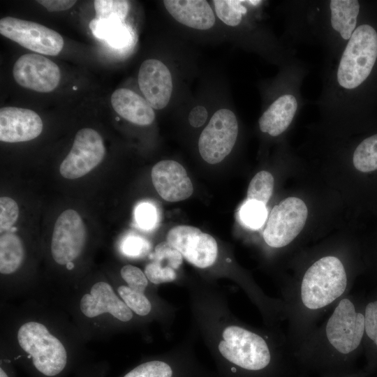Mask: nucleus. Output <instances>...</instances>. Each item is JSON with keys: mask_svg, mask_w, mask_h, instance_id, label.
I'll use <instances>...</instances> for the list:
<instances>
[{"mask_svg": "<svg viewBox=\"0 0 377 377\" xmlns=\"http://www.w3.org/2000/svg\"><path fill=\"white\" fill-rule=\"evenodd\" d=\"M364 296L348 294L292 354L305 364L330 371L347 367L364 350Z\"/></svg>", "mask_w": 377, "mask_h": 377, "instance_id": "f257e3e1", "label": "nucleus"}, {"mask_svg": "<svg viewBox=\"0 0 377 377\" xmlns=\"http://www.w3.org/2000/svg\"><path fill=\"white\" fill-rule=\"evenodd\" d=\"M377 24L364 22L357 27L346 46L338 70L337 80L348 90L376 83Z\"/></svg>", "mask_w": 377, "mask_h": 377, "instance_id": "f03ea898", "label": "nucleus"}, {"mask_svg": "<svg viewBox=\"0 0 377 377\" xmlns=\"http://www.w3.org/2000/svg\"><path fill=\"white\" fill-rule=\"evenodd\" d=\"M18 343L29 355L36 371L45 377H56L66 369V350L61 342L46 327L36 322L22 325L17 333Z\"/></svg>", "mask_w": 377, "mask_h": 377, "instance_id": "7ed1b4c3", "label": "nucleus"}, {"mask_svg": "<svg viewBox=\"0 0 377 377\" xmlns=\"http://www.w3.org/2000/svg\"><path fill=\"white\" fill-rule=\"evenodd\" d=\"M219 349L230 362L248 370L257 371L266 369L273 357L269 337L237 325L226 327L223 332Z\"/></svg>", "mask_w": 377, "mask_h": 377, "instance_id": "20e7f679", "label": "nucleus"}, {"mask_svg": "<svg viewBox=\"0 0 377 377\" xmlns=\"http://www.w3.org/2000/svg\"><path fill=\"white\" fill-rule=\"evenodd\" d=\"M308 210L304 201L290 197L272 209L263 232L265 242L274 249H282L297 237L303 229Z\"/></svg>", "mask_w": 377, "mask_h": 377, "instance_id": "39448f33", "label": "nucleus"}, {"mask_svg": "<svg viewBox=\"0 0 377 377\" xmlns=\"http://www.w3.org/2000/svg\"><path fill=\"white\" fill-rule=\"evenodd\" d=\"M237 134L238 123L235 114L228 109L217 110L200 135V156L210 164L221 162L232 151Z\"/></svg>", "mask_w": 377, "mask_h": 377, "instance_id": "423d86ee", "label": "nucleus"}, {"mask_svg": "<svg viewBox=\"0 0 377 377\" xmlns=\"http://www.w3.org/2000/svg\"><path fill=\"white\" fill-rule=\"evenodd\" d=\"M0 33L22 47L47 55H57L64 47L62 36L42 24L6 17L0 20Z\"/></svg>", "mask_w": 377, "mask_h": 377, "instance_id": "0eeeda50", "label": "nucleus"}, {"mask_svg": "<svg viewBox=\"0 0 377 377\" xmlns=\"http://www.w3.org/2000/svg\"><path fill=\"white\" fill-rule=\"evenodd\" d=\"M104 155L105 147L100 134L89 128L80 129L69 154L60 165L59 172L66 179L83 177L103 161Z\"/></svg>", "mask_w": 377, "mask_h": 377, "instance_id": "6e6552de", "label": "nucleus"}, {"mask_svg": "<svg viewBox=\"0 0 377 377\" xmlns=\"http://www.w3.org/2000/svg\"><path fill=\"white\" fill-rule=\"evenodd\" d=\"M87 239L85 225L79 214L73 209L64 211L54 224L51 253L59 265H66L82 253Z\"/></svg>", "mask_w": 377, "mask_h": 377, "instance_id": "1a4fd4ad", "label": "nucleus"}, {"mask_svg": "<svg viewBox=\"0 0 377 377\" xmlns=\"http://www.w3.org/2000/svg\"><path fill=\"white\" fill-rule=\"evenodd\" d=\"M167 242L197 267L212 266L216 260L218 246L215 239L195 227L182 225L171 228Z\"/></svg>", "mask_w": 377, "mask_h": 377, "instance_id": "9d476101", "label": "nucleus"}, {"mask_svg": "<svg viewBox=\"0 0 377 377\" xmlns=\"http://www.w3.org/2000/svg\"><path fill=\"white\" fill-rule=\"evenodd\" d=\"M13 73L20 85L38 92L54 90L60 80L58 66L38 54L22 55L15 63Z\"/></svg>", "mask_w": 377, "mask_h": 377, "instance_id": "9b49d317", "label": "nucleus"}, {"mask_svg": "<svg viewBox=\"0 0 377 377\" xmlns=\"http://www.w3.org/2000/svg\"><path fill=\"white\" fill-rule=\"evenodd\" d=\"M138 85L146 101L153 109L164 108L170 101L172 80L168 68L161 61L149 59L141 64Z\"/></svg>", "mask_w": 377, "mask_h": 377, "instance_id": "f8f14e48", "label": "nucleus"}, {"mask_svg": "<svg viewBox=\"0 0 377 377\" xmlns=\"http://www.w3.org/2000/svg\"><path fill=\"white\" fill-rule=\"evenodd\" d=\"M151 180L159 195L168 202L189 198L193 191L192 182L184 168L172 160H163L154 165Z\"/></svg>", "mask_w": 377, "mask_h": 377, "instance_id": "ddd939ff", "label": "nucleus"}, {"mask_svg": "<svg viewBox=\"0 0 377 377\" xmlns=\"http://www.w3.org/2000/svg\"><path fill=\"white\" fill-rule=\"evenodd\" d=\"M43 130V121L34 111L16 107L0 110V140L6 142H20L33 140Z\"/></svg>", "mask_w": 377, "mask_h": 377, "instance_id": "4468645a", "label": "nucleus"}, {"mask_svg": "<svg viewBox=\"0 0 377 377\" xmlns=\"http://www.w3.org/2000/svg\"><path fill=\"white\" fill-rule=\"evenodd\" d=\"M80 309L88 318L109 313L118 320L127 322L133 317L131 310L114 293L110 284L98 282L80 301Z\"/></svg>", "mask_w": 377, "mask_h": 377, "instance_id": "2eb2a0df", "label": "nucleus"}, {"mask_svg": "<svg viewBox=\"0 0 377 377\" xmlns=\"http://www.w3.org/2000/svg\"><path fill=\"white\" fill-rule=\"evenodd\" d=\"M163 4L173 18L187 27L206 30L214 24V14L207 1L165 0Z\"/></svg>", "mask_w": 377, "mask_h": 377, "instance_id": "dca6fc26", "label": "nucleus"}, {"mask_svg": "<svg viewBox=\"0 0 377 377\" xmlns=\"http://www.w3.org/2000/svg\"><path fill=\"white\" fill-rule=\"evenodd\" d=\"M111 104L117 114L135 124L149 125L155 119L154 110L146 99L129 89L115 90L111 96Z\"/></svg>", "mask_w": 377, "mask_h": 377, "instance_id": "f3484780", "label": "nucleus"}, {"mask_svg": "<svg viewBox=\"0 0 377 377\" xmlns=\"http://www.w3.org/2000/svg\"><path fill=\"white\" fill-rule=\"evenodd\" d=\"M297 108V103L294 96L284 94L279 97L260 117V129L274 137L281 134L292 122Z\"/></svg>", "mask_w": 377, "mask_h": 377, "instance_id": "a211bd4d", "label": "nucleus"}, {"mask_svg": "<svg viewBox=\"0 0 377 377\" xmlns=\"http://www.w3.org/2000/svg\"><path fill=\"white\" fill-rule=\"evenodd\" d=\"M331 24L344 40H349L357 28L360 3L357 0H332Z\"/></svg>", "mask_w": 377, "mask_h": 377, "instance_id": "6ab92c4d", "label": "nucleus"}, {"mask_svg": "<svg viewBox=\"0 0 377 377\" xmlns=\"http://www.w3.org/2000/svg\"><path fill=\"white\" fill-rule=\"evenodd\" d=\"M89 28L94 36L114 48H124L133 39L132 31L124 21L95 18L90 22Z\"/></svg>", "mask_w": 377, "mask_h": 377, "instance_id": "aec40b11", "label": "nucleus"}, {"mask_svg": "<svg viewBox=\"0 0 377 377\" xmlns=\"http://www.w3.org/2000/svg\"><path fill=\"white\" fill-rule=\"evenodd\" d=\"M364 352L371 368L377 367V290L364 296Z\"/></svg>", "mask_w": 377, "mask_h": 377, "instance_id": "412c9836", "label": "nucleus"}, {"mask_svg": "<svg viewBox=\"0 0 377 377\" xmlns=\"http://www.w3.org/2000/svg\"><path fill=\"white\" fill-rule=\"evenodd\" d=\"M24 258V249L20 237L8 232L0 238V272L3 274L15 272Z\"/></svg>", "mask_w": 377, "mask_h": 377, "instance_id": "4be33fe9", "label": "nucleus"}, {"mask_svg": "<svg viewBox=\"0 0 377 377\" xmlns=\"http://www.w3.org/2000/svg\"><path fill=\"white\" fill-rule=\"evenodd\" d=\"M272 175L265 170L258 172L251 180L247 190V200L265 205L269 200L274 189Z\"/></svg>", "mask_w": 377, "mask_h": 377, "instance_id": "5701e85b", "label": "nucleus"}, {"mask_svg": "<svg viewBox=\"0 0 377 377\" xmlns=\"http://www.w3.org/2000/svg\"><path fill=\"white\" fill-rule=\"evenodd\" d=\"M244 1L216 0L213 1L218 17L226 24L231 27L238 25L246 8L242 6Z\"/></svg>", "mask_w": 377, "mask_h": 377, "instance_id": "b1692460", "label": "nucleus"}, {"mask_svg": "<svg viewBox=\"0 0 377 377\" xmlns=\"http://www.w3.org/2000/svg\"><path fill=\"white\" fill-rule=\"evenodd\" d=\"M94 6L99 20L124 21L129 10L128 1L122 0H96Z\"/></svg>", "mask_w": 377, "mask_h": 377, "instance_id": "393cba45", "label": "nucleus"}, {"mask_svg": "<svg viewBox=\"0 0 377 377\" xmlns=\"http://www.w3.org/2000/svg\"><path fill=\"white\" fill-rule=\"evenodd\" d=\"M239 218L247 227L258 229L261 227L267 218L265 205L256 200H246L239 209Z\"/></svg>", "mask_w": 377, "mask_h": 377, "instance_id": "a878e982", "label": "nucleus"}, {"mask_svg": "<svg viewBox=\"0 0 377 377\" xmlns=\"http://www.w3.org/2000/svg\"><path fill=\"white\" fill-rule=\"evenodd\" d=\"M152 263L163 269L176 270L182 263V255L167 241L162 242L155 247Z\"/></svg>", "mask_w": 377, "mask_h": 377, "instance_id": "bb28decb", "label": "nucleus"}, {"mask_svg": "<svg viewBox=\"0 0 377 377\" xmlns=\"http://www.w3.org/2000/svg\"><path fill=\"white\" fill-rule=\"evenodd\" d=\"M117 291L128 308L135 313L146 316L150 312L151 303L143 293L134 290L126 286H119Z\"/></svg>", "mask_w": 377, "mask_h": 377, "instance_id": "cd10ccee", "label": "nucleus"}, {"mask_svg": "<svg viewBox=\"0 0 377 377\" xmlns=\"http://www.w3.org/2000/svg\"><path fill=\"white\" fill-rule=\"evenodd\" d=\"M170 367L161 361L142 363L127 373L124 377H172Z\"/></svg>", "mask_w": 377, "mask_h": 377, "instance_id": "c85d7f7f", "label": "nucleus"}, {"mask_svg": "<svg viewBox=\"0 0 377 377\" xmlns=\"http://www.w3.org/2000/svg\"><path fill=\"white\" fill-rule=\"evenodd\" d=\"M19 216L17 202L8 197L0 198V229L1 232L10 230Z\"/></svg>", "mask_w": 377, "mask_h": 377, "instance_id": "c756f323", "label": "nucleus"}, {"mask_svg": "<svg viewBox=\"0 0 377 377\" xmlns=\"http://www.w3.org/2000/svg\"><path fill=\"white\" fill-rule=\"evenodd\" d=\"M121 276L130 288L138 292L143 293L148 284L145 274L133 265L124 266L121 269Z\"/></svg>", "mask_w": 377, "mask_h": 377, "instance_id": "7c9ffc66", "label": "nucleus"}, {"mask_svg": "<svg viewBox=\"0 0 377 377\" xmlns=\"http://www.w3.org/2000/svg\"><path fill=\"white\" fill-rule=\"evenodd\" d=\"M135 219L140 228L145 230L152 228L157 220V212L154 206L147 202L140 204L135 209Z\"/></svg>", "mask_w": 377, "mask_h": 377, "instance_id": "2f4dec72", "label": "nucleus"}, {"mask_svg": "<svg viewBox=\"0 0 377 377\" xmlns=\"http://www.w3.org/2000/svg\"><path fill=\"white\" fill-rule=\"evenodd\" d=\"M147 278L152 283L158 284L174 281L177 274L175 270L172 268L163 269L152 262L149 263L145 269Z\"/></svg>", "mask_w": 377, "mask_h": 377, "instance_id": "473e14b6", "label": "nucleus"}, {"mask_svg": "<svg viewBox=\"0 0 377 377\" xmlns=\"http://www.w3.org/2000/svg\"><path fill=\"white\" fill-rule=\"evenodd\" d=\"M121 249L122 251L128 256L139 257L147 252L149 244L140 237L130 236L124 239Z\"/></svg>", "mask_w": 377, "mask_h": 377, "instance_id": "72a5a7b5", "label": "nucleus"}, {"mask_svg": "<svg viewBox=\"0 0 377 377\" xmlns=\"http://www.w3.org/2000/svg\"><path fill=\"white\" fill-rule=\"evenodd\" d=\"M207 111L202 105H198L193 108L188 114L189 124L193 127H200L202 126L207 119Z\"/></svg>", "mask_w": 377, "mask_h": 377, "instance_id": "f704fd0d", "label": "nucleus"}, {"mask_svg": "<svg viewBox=\"0 0 377 377\" xmlns=\"http://www.w3.org/2000/svg\"><path fill=\"white\" fill-rule=\"evenodd\" d=\"M43 5L47 10L51 12L61 11L71 8L76 1L70 0H41L37 1Z\"/></svg>", "mask_w": 377, "mask_h": 377, "instance_id": "c9c22d12", "label": "nucleus"}, {"mask_svg": "<svg viewBox=\"0 0 377 377\" xmlns=\"http://www.w3.org/2000/svg\"><path fill=\"white\" fill-rule=\"evenodd\" d=\"M0 377H10L8 372L2 367L0 368Z\"/></svg>", "mask_w": 377, "mask_h": 377, "instance_id": "e433bc0d", "label": "nucleus"}, {"mask_svg": "<svg viewBox=\"0 0 377 377\" xmlns=\"http://www.w3.org/2000/svg\"><path fill=\"white\" fill-rule=\"evenodd\" d=\"M66 265L68 269H72L74 267V264L73 263V262H70Z\"/></svg>", "mask_w": 377, "mask_h": 377, "instance_id": "4c0bfd02", "label": "nucleus"}, {"mask_svg": "<svg viewBox=\"0 0 377 377\" xmlns=\"http://www.w3.org/2000/svg\"><path fill=\"white\" fill-rule=\"evenodd\" d=\"M375 261L377 263V254H376V259H375Z\"/></svg>", "mask_w": 377, "mask_h": 377, "instance_id": "58836bf2", "label": "nucleus"}]
</instances>
